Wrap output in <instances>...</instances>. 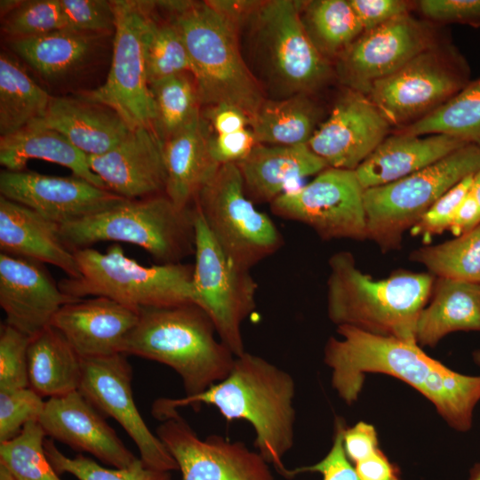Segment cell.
Listing matches in <instances>:
<instances>
[{
  "instance_id": "816d5d0a",
  "label": "cell",
  "mask_w": 480,
  "mask_h": 480,
  "mask_svg": "<svg viewBox=\"0 0 480 480\" xmlns=\"http://www.w3.org/2000/svg\"><path fill=\"white\" fill-rule=\"evenodd\" d=\"M343 447L350 462L356 464L366 459L379 449L375 428L364 421L346 428L343 433Z\"/></svg>"
},
{
  "instance_id": "3957f363",
  "label": "cell",
  "mask_w": 480,
  "mask_h": 480,
  "mask_svg": "<svg viewBox=\"0 0 480 480\" xmlns=\"http://www.w3.org/2000/svg\"><path fill=\"white\" fill-rule=\"evenodd\" d=\"M244 60L266 99L313 95L334 76L333 64L308 36L298 1H260L238 28Z\"/></svg>"
},
{
  "instance_id": "83f0119b",
  "label": "cell",
  "mask_w": 480,
  "mask_h": 480,
  "mask_svg": "<svg viewBox=\"0 0 480 480\" xmlns=\"http://www.w3.org/2000/svg\"><path fill=\"white\" fill-rule=\"evenodd\" d=\"M468 145L444 134L388 135L355 171L364 189L407 177Z\"/></svg>"
},
{
  "instance_id": "44dd1931",
  "label": "cell",
  "mask_w": 480,
  "mask_h": 480,
  "mask_svg": "<svg viewBox=\"0 0 480 480\" xmlns=\"http://www.w3.org/2000/svg\"><path fill=\"white\" fill-rule=\"evenodd\" d=\"M164 145L155 127H139L108 152L88 156L89 164L108 190L124 198L164 194Z\"/></svg>"
},
{
  "instance_id": "ab89813d",
  "label": "cell",
  "mask_w": 480,
  "mask_h": 480,
  "mask_svg": "<svg viewBox=\"0 0 480 480\" xmlns=\"http://www.w3.org/2000/svg\"><path fill=\"white\" fill-rule=\"evenodd\" d=\"M45 436L38 421L28 422L18 436L0 442V463L16 480H61L45 455Z\"/></svg>"
},
{
  "instance_id": "4316f807",
  "label": "cell",
  "mask_w": 480,
  "mask_h": 480,
  "mask_svg": "<svg viewBox=\"0 0 480 480\" xmlns=\"http://www.w3.org/2000/svg\"><path fill=\"white\" fill-rule=\"evenodd\" d=\"M210 127L201 115L164 141V194L180 209L194 206L220 168L209 150Z\"/></svg>"
},
{
  "instance_id": "1f68e13d",
  "label": "cell",
  "mask_w": 480,
  "mask_h": 480,
  "mask_svg": "<svg viewBox=\"0 0 480 480\" xmlns=\"http://www.w3.org/2000/svg\"><path fill=\"white\" fill-rule=\"evenodd\" d=\"M28 372L29 388L42 397L64 396L79 389L82 357L50 325L30 340Z\"/></svg>"
},
{
  "instance_id": "f5cc1de1",
  "label": "cell",
  "mask_w": 480,
  "mask_h": 480,
  "mask_svg": "<svg viewBox=\"0 0 480 480\" xmlns=\"http://www.w3.org/2000/svg\"><path fill=\"white\" fill-rule=\"evenodd\" d=\"M202 116L214 134L235 132L250 127L251 119L245 112L228 104L208 106Z\"/></svg>"
},
{
  "instance_id": "60d3db41",
  "label": "cell",
  "mask_w": 480,
  "mask_h": 480,
  "mask_svg": "<svg viewBox=\"0 0 480 480\" xmlns=\"http://www.w3.org/2000/svg\"><path fill=\"white\" fill-rule=\"evenodd\" d=\"M45 455L60 475L68 473L78 480H172L171 473L148 468L140 459L125 468H107L84 455L69 458L62 453L52 439L44 441Z\"/></svg>"
},
{
  "instance_id": "8fae6325",
  "label": "cell",
  "mask_w": 480,
  "mask_h": 480,
  "mask_svg": "<svg viewBox=\"0 0 480 480\" xmlns=\"http://www.w3.org/2000/svg\"><path fill=\"white\" fill-rule=\"evenodd\" d=\"M195 205L223 252L244 268L250 270L283 246L275 223L246 196L236 164L220 165Z\"/></svg>"
},
{
  "instance_id": "7402d4cb",
  "label": "cell",
  "mask_w": 480,
  "mask_h": 480,
  "mask_svg": "<svg viewBox=\"0 0 480 480\" xmlns=\"http://www.w3.org/2000/svg\"><path fill=\"white\" fill-rule=\"evenodd\" d=\"M38 422L52 439L116 468H128L138 460L78 390L48 398Z\"/></svg>"
},
{
  "instance_id": "8d00e7d4",
  "label": "cell",
  "mask_w": 480,
  "mask_h": 480,
  "mask_svg": "<svg viewBox=\"0 0 480 480\" xmlns=\"http://www.w3.org/2000/svg\"><path fill=\"white\" fill-rule=\"evenodd\" d=\"M410 260L435 277L480 284V225L453 239L420 247Z\"/></svg>"
},
{
  "instance_id": "4fadbf2b",
  "label": "cell",
  "mask_w": 480,
  "mask_h": 480,
  "mask_svg": "<svg viewBox=\"0 0 480 480\" xmlns=\"http://www.w3.org/2000/svg\"><path fill=\"white\" fill-rule=\"evenodd\" d=\"M116 29L106 82L77 97L115 111L131 128L155 127L156 110L147 80L142 35L155 4L114 0Z\"/></svg>"
},
{
  "instance_id": "681fc988",
  "label": "cell",
  "mask_w": 480,
  "mask_h": 480,
  "mask_svg": "<svg viewBox=\"0 0 480 480\" xmlns=\"http://www.w3.org/2000/svg\"><path fill=\"white\" fill-rule=\"evenodd\" d=\"M364 32L411 13L415 2L406 0H348Z\"/></svg>"
},
{
  "instance_id": "836d02e7",
  "label": "cell",
  "mask_w": 480,
  "mask_h": 480,
  "mask_svg": "<svg viewBox=\"0 0 480 480\" xmlns=\"http://www.w3.org/2000/svg\"><path fill=\"white\" fill-rule=\"evenodd\" d=\"M51 96L5 52L0 54V135L12 134L41 118Z\"/></svg>"
},
{
  "instance_id": "11a10c76",
  "label": "cell",
  "mask_w": 480,
  "mask_h": 480,
  "mask_svg": "<svg viewBox=\"0 0 480 480\" xmlns=\"http://www.w3.org/2000/svg\"><path fill=\"white\" fill-rule=\"evenodd\" d=\"M478 225H480V209L469 191L460 204L449 230L454 236H458Z\"/></svg>"
},
{
  "instance_id": "7dc6e473",
  "label": "cell",
  "mask_w": 480,
  "mask_h": 480,
  "mask_svg": "<svg viewBox=\"0 0 480 480\" xmlns=\"http://www.w3.org/2000/svg\"><path fill=\"white\" fill-rule=\"evenodd\" d=\"M415 9L431 23L480 27V0H420Z\"/></svg>"
},
{
  "instance_id": "d6a6232c",
  "label": "cell",
  "mask_w": 480,
  "mask_h": 480,
  "mask_svg": "<svg viewBox=\"0 0 480 480\" xmlns=\"http://www.w3.org/2000/svg\"><path fill=\"white\" fill-rule=\"evenodd\" d=\"M322 109L308 94L280 100L266 99L251 119L258 144H308L321 124Z\"/></svg>"
},
{
  "instance_id": "f907efd6",
  "label": "cell",
  "mask_w": 480,
  "mask_h": 480,
  "mask_svg": "<svg viewBox=\"0 0 480 480\" xmlns=\"http://www.w3.org/2000/svg\"><path fill=\"white\" fill-rule=\"evenodd\" d=\"M258 144L250 127L209 137V150L213 160L220 165L237 164L245 158Z\"/></svg>"
},
{
  "instance_id": "91938a15",
  "label": "cell",
  "mask_w": 480,
  "mask_h": 480,
  "mask_svg": "<svg viewBox=\"0 0 480 480\" xmlns=\"http://www.w3.org/2000/svg\"><path fill=\"white\" fill-rule=\"evenodd\" d=\"M0 480H16L10 470L0 463Z\"/></svg>"
},
{
  "instance_id": "6125c7cd",
  "label": "cell",
  "mask_w": 480,
  "mask_h": 480,
  "mask_svg": "<svg viewBox=\"0 0 480 480\" xmlns=\"http://www.w3.org/2000/svg\"><path fill=\"white\" fill-rule=\"evenodd\" d=\"M472 358L474 363L480 367V348L472 353Z\"/></svg>"
},
{
  "instance_id": "30bf717a",
  "label": "cell",
  "mask_w": 480,
  "mask_h": 480,
  "mask_svg": "<svg viewBox=\"0 0 480 480\" xmlns=\"http://www.w3.org/2000/svg\"><path fill=\"white\" fill-rule=\"evenodd\" d=\"M470 81L465 57L441 41L374 83L365 95L400 130L435 111Z\"/></svg>"
},
{
  "instance_id": "8992f818",
  "label": "cell",
  "mask_w": 480,
  "mask_h": 480,
  "mask_svg": "<svg viewBox=\"0 0 480 480\" xmlns=\"http://www.w3.org/2000/svg\"><path fill=\"white\" fill-rule=\"evenodd\" d=\"M155 3L182 36L201 105H232L252 119L266 98L244 60L236 26L207 1Z\"/></svg>"
},
{
  "instance_id": "7c38bea8",
  "label": "cell",
  "mask_w": 480,
  "mask_h": 480,
  "mask_svg": "<svg viewBox=\"0 0 480 480\" xmlns=\"http://www.w3.org/2000/svg\"><path fill=\"white\" fill-rule=\"evenodd\" d=\"M195 208L194 303L212 320L218 338L236 356L244 348L242 325L255 310L258 284L249 269L233 262L220 249Z\"/></svg>"
},
{
  "instance_id": "bcb514c9",
  "label": "cell",
  "mask_w": 480,
  "mask_h": 480,
  "mask_svg": "<svg viewBox=\"0 0 480 480\" xmlns=\"http://www.w3.org/2000/svg\"><path fill=\"white\" fill-rule=\"evenodd\" d=\"M66 28L104 35L115 32L116 12L112 1L60 0Z\"/></svg>"
},
{
  "instance_id": "e575fe53",
  "label": "cell",
  "mask_w": 480,
  "mask_h": 480,
  "mask_svg": "<svg viewBox=\"0 0 480 480\" xmlns=\"http://www.w3.org/2000/svg\"><path fill=\"white\" fill-rule=\"evenodd\" d=\"M298 4L308 36L331 62L364 33L348 0L298 1Z\"/></svg>"
},
{
  "instance_id": "2e32d148",
  "label": "cell",
  "mask_w": 480,
  "mask_h": 480,
  "mask_svg": "<svg viewBox=\"0 0 480 480\" xmlns=\"http://www.w3.org/2000/svg\"><path fill=\"white\" fill-rule=\"evenodd\" d=\"M132 370L126 355L82 358L78 391L102 415L116 420L135 443L148 468L171 472L178 465L136 407L132 388Z\"/></svg>"
},
{
  "instance_id": "db71d44e",
  "label": "cell",
  "mask_w": 480,
  "mask_h": 480,
  "mask_svg": "<svg viewBox=\"0 0 480 480\" xmlns=\"http://www.w3.org/2000/svg\"><path fill=\"white\" fill-rule=\"evenodd\" d=\"M355 469L360 480H400L398 468L380 448L355 464Z\"/></svg>"
},
{
  "instance_id": "d4e9b609",
  "label": "cell",
  "mask_w": 480,
  "mask_h": 480,
  "mask_svg": "<svg viewBox=\"0 0 480 480\" xmlns=\"http://www.w3.org/2000/svg\"><path fill=\"white\" fill-rule=\"evenodd\" d=\"M28 125L61 133L87 156L108 152L132 131L112 109L77 96H52L44 115Z\"/></svg>"
},
{
  "instance_id": "9c48e42d",
  "label": "cell",
  "mask_w": 480,
  "mask_h": 480,
  "mask_svg": "<svg viewBox=\"0 0 480 480\" xmlns=\"http://www.w3.org/2000/svg\"><path fill=\"white\" fill-rule=\"evenodd\" d=\"M479 170L480 147L468 144L407 177L364 189L367 239L383 252L399 249L404 232L437 199Z\"/></svg>"
},
{
  "instance_id": "5bb4252c",
  "label": "cell",
  "mask_w": 480,
  "mask_h": 480,
  "mask_svg": "<svg viewBox=\"0 0 480 480\" xmlns=\"http://www.w3.org/2000/svg\"><path fill=\"white\" fill-rule=\"evenodd\" d=\"M364 188L355 171L328 167L308 184L279 196L271 212L303 223L323 240L367 239Z\"/></svg>"
},
{
  "instance_id": "74e56055",
  "label": "cell",
  "mask_w": 480,
  "mask_h": 480,
  "mask_svg": "<svg viewBox=\"0 0 480 480\" xmlns=\"http://www.w3.org/2000/svg\"><path fill=\"white\" fill-rule=\"evenodd\" d=\"M156 119L155 129L165 141L201 115V102L193 76L175 75L149 84Z\"/></svg>"
},
{
  "instance_id": "ffe728a7",
  "label": "cell",
  "mask_w": 480,
  "mask_h": 480,
  "mask_svg": "<svg viewBox=\"0 0 480 480\" xmlns=\"http://www.w3.org/2000/svg\"><path fill=\"white\" fill-rule=\"evenodd\" d=\"M76 300L60 290L43 263L0 253V306L10 326L33 338L64 305Z\"/></svg>"
},
{
  "instance_id": "e0dca14e",
  "label": "cell",
  "mask_w": 480,
  "mask_h": 480,
  "mask_svg": "<svg viewBox=\"0 0 480 480\" xmlns=\"http://www.w3.org/2000/svg\"><path fill=\"white\" fill-rule=\"evenodd\" d=\"M156 435L176 461L182 480H276L258 452L219 435L201 439L179 412L161 421Z\"/></svg>"
},
{
  "instance_id": "6f0895ef",
  "label": "cell",
  "mask_w": 480,
  "mask_h": 480,
  "mask_svg": "<svg viewBox=\"0 0 480 480\" xmlns=\"http://www.w3.org/2000/svg\"><path fill=\"white\" fill-rule=\"evenodd\" d=\"M470 194L480 209V170L473 174Z\"/></svg>"
},
{
  "instance_id": "484cf974",
  "label": "cell",
  "mask_w": 480,
  "mask_h": 480,
  "mask_svg": "<svg viewBox=\"0 0 480 480\" xmlns=\"http://www.w3.org/2000/svg\"><path fill=\"white\" fill-rule=\"evenodd\" d=\"M248 198L254 204H271L292 185L328 168L308 144L279 146L257 144L236 164Z\"/></svg>"
},
{
  "instance_id": "9f6ffc18",
  "label": "cell",
  "mask_w": 480,
  "mask_h": 480,
  "mask_svg": "<svg viewBox=\"0 0 480 480\" xmlns=\"http://www.w3.org/2000/svg\"><path fill=\"white\" fill-rule=\"evenodd\" d=\"M207 3L224 18L238 28L242 22L255 9L260 1L249 0H209Z\"/></svg>"
},
{
  "instance_id": "277c9868",
  "label": "cell",
  "mask_w": 480,
  "mask_h": 480,
  "mask_svg": "<svg viewBox=\"0 0 480 480\" xmlns=\"http://www.w3.org/2000/svg\"><path fill=\"white\" fill-rule=\"evenodd\" d=\"M328 264L327 315L333 324L416 342L417 320L430 298L433 275L398 270L374 279L348 251L332 254Z\"/></svg>"
},
{
  "instance_id": "ac0fdd59",
  "label": "cell",
  "mask_w": 480,
  "mask_h": 480,
  "mask_svg": "<svg viewBox=\"0 0 480 480\" xmlns=\"http://www.w3.org/2000/svg\"><path fill=\"white\" fill-rule=\"evenodd\" d=\"M0 193L58 225L100 212L127 200L74 174L59 177L25 170H2Z\"/></svg>"
},
{
  "instance_id": "c3c4849f",
  "label": "cell",
  "mask_w": 480,
  "mask_h": 480,
  "mask_svg": "<svg viewBox=\"0 0 480 480\" xmlns=\"http://www.w3.org/2000/svg\"><path fill=\"white\" fill-rule=\"evenodd\" d=\"M346 428L345 420L337 417L332 444L325 457L314 465L291 469V477L304 472H317L322 475L323 480H360L344 451L343 433Z\"/></svg>"
},
{
  "instance_id": "d590c367",
  "label": "cell",
  "mask_w": 480,
  "mask_h": 480,
  "mask_svg": "<svg viewBox=\"0 0 480 480\" xmlns=\"http://www.w3.org/2000/svg\"><path fill=\"white\" fill-rule=\"evenodd\" d=\"M397 132L412 135L444 134L480 147V77L471 80L427 116Z\"/></svg>"
},
{
  "instance_id": "603a6c76",
  "label": "cell",
  "mask_w": 480,
  "mask_h": 480,
  "mask_svg": "<svg viewBox=\"0 0 480 480\" xmlns=\"http://www.w3.org/2000/svg\"><path fill=\"white\" fill-rule=\"evenodd\" d=\"M139 312L106 297L81 299L64 305L51 325L82 358L107 356L123 353Z\"/></svg>"
},
{
  "instance_id": "9a60e30c",
  "label": "cell",
  "mask_w": 480,
  "mask_h": 480,
  "mask_svg": "<svg viewBox=\"0 0 480 480\" xmlns=\"http://www.w3.org/2000/svg\"><path fill=\"white\" fill-rule=\"evenodd\" d=\"M440 42L433 23L412 13L364 32L335 60V76L345 88L366 94L377 81Z\"/></svg>"
},
{
  "instance_id": "52a82bcc",
  "label": "cell",
  "mask_w": 480,
  "mask_h": 480,
  "mask_svg": "<svg viewBox=\"0 0 480 480\" xmlns=\"http://www.w3.org/2000/svg\"><path fill=\"white\" fill-rule=\"evenodd\" d=\"M68 248L91 247L104 241L144 249L157 264L181 263L195 254V208H178L165 194L125 200L100 212L60 225Z\"/></svg>"
},
{
  "instance_id": "7bdbcfd3",
  "label": "cell",
  "mask_w": 480,
  "mask_h": 480,
  "mask_svg": "<svg viewBox=\"0 0 480 480\" xmlns=\"http://www.w3.org/2000/svg\"><path fill=\"white\" fill-rule=\"evenodd\" d=\"M44 404L29 387L0 389V442L18 436L28 422L39 421Z\"/></svg>"
},
{
  "instance_id": "f35d334b",
  "label": "cell",
  "mask_w": 480,
  "mask_h": 480,
  "mask_svg": "<svg viewBox=\"0 0 480 480\" xmlns=\"http://www.w3.org/2000/svg\"><path fill=\"white\" fill-rule=\"evenodd\" d=\"M152 11L142 35L148 85L175 75L191 74L192 70L189 55L179 29L169 19L165 21L156 20Z\"/></svg>"
},
{
  "instance_id": "7a4b0ae2",
  "label": "cell",
  "mask_w": 480,
  "mask_h": 480,
  "mask_svg": "<svg viewBox=\"0 0 480 480\" xmlns=\"http://www.w3.org/2000/svg\"><path fill=\"white\" fill-rule=\"evenodd\" d=\"M295 391L294 380L287 371L245 351L236 356L223 380L196 395L160 397L153 403L151 413L163 421L180 408L196 410L207 404L218 409L227 420H245L254 430L257 452L280 475L291 478L284 458L294 443Z\"/></svg>"
},
{
  "instance_id": "cb8c5ba5",
  "label": "cell",
  "mask_w": 480,
  "mask_h": 480,
  "mask_svg": "<svg viewBox=\"0 0 480 480\" xmlns=\"http://www.w3.org/2000/svg\"><path fill=\"white\" fill-rule=\"evenodd\" d=\"M0 250L5 254L53 265L70 278L81 275L74 252L62 239L60 225L3 196Z\"/></svg>"
},
{
  "instance_id": "ba28073f",
  "label": "cell",
  "mask_w": 480,
  "mask_h": 480,
  "mask_svg": "<svg viewBox=\"0 0 480 480\" xmlns=\"http://www.w3.org/2000/svg\"><path fill=\"white\" fill-rule=\"evenodd\" d=\"M74 253L80 276L58 283L74 299L106 297L138 311L194 303L191 264L144 266L127 257L118 244L106 252L88 247Z\"/></svg>"
},
{
  "instance_id": "f1b7e54d",
  "label": "cell",
  "mask_w": 480,
  "mask_h": 480,
  "mask_svg": "<svg viewBox=\"0 0 480 480\" xmlns=\"http://www.w3.org/2000/svg\"><path fill=\"white\" fill-rule=\"evenodd\" d=\"M480 332V284L436 277L416 324L415 340L434 348L454 332Z\"/></svg>"
},
{
  "instance_id": "f6af8a7d",
  "label": "cell",
  "mask_w": 480,
  "mask_h": 480,
  "mask_svg": "<svg viewBox=\"0 0 480 480\" xmlns=\"http://www.w3.org/2000/svg\"><path fill=\"white\" fill-rule=\"evenodd\" d=\"M472 179L473 174L437 199L410 229L411 234L422 237L427 244L433 236L449 230L460 204L470 191Z\"/></svg>"
},
{
  "instance_id": "f546056e",
  "label": "cell",
  "mask_w": 480,
  "mask_h": 480,
  "mask_svg": "<svg viewBox=\"0 0 480 480\" xmlns=\"http://www.w3.org/2000/svg\"><path fill=\"white\" fill-rule=\"evenodd\" d=\"M100 34L60 29L9 40L20 58L47 81H55L85 66L99 46Z\"/></svg>"
},
{
  "instance_id": "94428289",
  "label": "cell",
  "mask_w": 480,
  "mask_h": 480,
  "mask_svg": "<svg viewBox=\"0 0 480 480\" xmlns=\"http://www.w3.org/2000/svg\"><path fill=\"white\" fill-rule=\"evenodd\" d=\"M468 480H480V462L476 463L469 470Z\"/></svg>"
},
{
  "instance_id": "6da1fadb",
  "label": "cell",
  "mask_w": 480,
  "mask_h": 480,
  "mask_svg": "<svg viewBox=\"0 0 480 480\" xmlns=\"http://www.w3.org/2000/svg\"><path fill=\"white\" fill-rule=\"evenodd\" d=\"M324 362L332 370V386L346 404L356 402L367 373H383L412 386L436 407L452 428L468 432L480 401V376L459 373L428 356L416 342L380 336L349 325L337 326Z\"/></svg>"
},
{
  "instance_id": "ee69618b",
  "label": "cell",
  "mask_w": 480,
  "mask_h": 480,
  "mask_svg": "<svg viewBox=\"0 0 480 480\" xmlns=\"http://www.w3.org/2000/svg\"><path fill=\"white\" fill-rule=\"evenodd\" d=\"M30 340L6 323L1 325L0 389L29 387L28 348Z\"/></svg>"
},
{
  "instance_id": "4dcf8cb0",
  "label": "cell",
  "mask_w": 480,
  "mask_h": 480,
  "mask_svg": "<svg viewBox=\"0 0 480 480\" xmlns=\"http://www.w3.org/2000/svg\"><path fill=\"white\" fill-rule=\"evenodd\" d=\"M31 159L62 165L74 175L108 189L92 171L88 156L54 130L28 125L12 134L1 137L0 164L5 170L23 171Z\"/></svg>"
},
{
  "instance_id": "5b68a950",
  "label": "cell",
  "mask_w": 480,
  "mask_h": 480,
  "mask_svg": "<svg viewBox=\"0 0 480 480\" xmlns=\"http://www.w3.org/2000/svg\"><path fill=\"white\" fill-rule=\"evenodd\" d=\"M216 334L211 317L194 303L141 308L123 353L171 367L186 396H193L223 380L233 367L236 356Z\"/></svg>"
},
{
  "instance_id": "d6986e66",
  "label": "cell",
  "mask_w": 480,
  "mask_h": 480,
  "mask_svg": "<svg viewBox=\"0 0 480 480\" xmlns=\"http://www.w3.org/2000/svg\"><path fill=\"white\" fill-rule=\"evenodd\" d=\"M390 128L366 95L345 88L308 145L328 167L356 171L388 136Z\"/></svg>"
},
{
  "instance_id": "680465c9",
  "label": "cell",
  "mask_w": 480,
  "mask_h": 480,
  "mask_svg": "<svg viewBox=\"0 0 480 480\" xmlns=\"http://www.w3.org/2000/svg\"><path fill=\"white\" fill-rule=\"evenodd\" d=\"M21 1L20 0H2L0 2L1 17L4 18L9 12L13 11Z\"/></svg>"
},
{
  "instance_id": "b9f144b4",
  "label": "cell",
  "mask_w": 480,
  "mask_h": 480,
  "mask_svg": "<svg viewBox=\"0 0 480 480\" xmlns=\"http://www.w3.org/2000/svg\"><path fill=\"white\" fill-rule=\"evenodd\" d=\"M60 0H23L2 18L1 30L9 39L39 36L65 29Z\"/></svg>"
}]
</instances>
